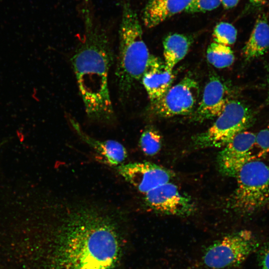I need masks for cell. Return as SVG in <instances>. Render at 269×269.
<instances>
[{
	"mask_svg": "<svg viewBox=\"0 0 269 269\" xmlns=\"http://www.w3.org/2000/svg\"><path fill=\"white\" fill-rule=\"evenodd\" d=\"M269 152V130L264 129L256 134L253 149L255 160L264 157Z\"/></svg>",
	"mask_w": 269,
	"mask_h": 269,
	"instance_id": "cell-20",
	"label": "cell"
},
{
	"mask_svg": "<svg viewBox=\"0 0 269 269\" xmlns=\"http://www.w3.org/2000/svg\"><path fill=\"white\" fill-rule=\"evenodd\" d=\"M192 0H149L144 8V25L152 28L172 16L185 11Z\"/></svg>",
	"mask_w": 269,
	"mask_h": 269,
	"instance_id": "cell-14",
	"label": "cell"
},
{
	"mask_svg": "<svg viewBox=\"0 0 269 269\" xmlns=\"http://www.w3.org/2000/svg\"><path fill=\"white\" fill-rule=\"evenodd\" d=\"M230 100L226 84L217 75H211L198 106L191 114L192 120L201 122L217 118Z\"/></svg>",
	"mask_w": 269,
	"mask_h": 269,
	"instance_id": "cell-11",
	"label": "cell"
},
{
	"mask_svg": "<svg viewBox=\"0 0 269 269\" xmlns=\"http://www.w3.org/2000/svg\"><path fill=\"white\" fill-rule=\"evenodd\" d=\"M139 143L141 150L145 154L153 156L160 150L162 138L158 131L153 127H149L142 132Z\"/></svg>",
	"mask_w": 269,
	"mask_h": 269,
	"instance_id": "cell-18",
	"label": "cell"
},
{
	"mask_svg": "<svg viewBox=\"0 0 269 269\" xmlns=\"http://www.w3.org/2000/svg\"><path fill=\"white\" fill-rule=\"evenodd\" d=\"M269 202V201H268V202Z\"/></svg>",
	"mask_w": 269,
	"mask_h": 269,
	"instance_id": "cell-26",
	"label": "cell"
},
{
	"mask_svg": "<svg viewBox=\"0 0 269 269\" xmlns=\"http://www.w3.org/2000/svg\"><path fill=\"white\" fill-rule=\"evenodd\" d=\"M240 0H222V3L226 9L232 8L236 6Z\"/></svg>",
	"mask_w": 269,
	"mask_h": 269,
	"instance_id": "cell-23",
	"label": "cell"
},
{
	"mask_svg": "<svg viewBox=\"0 0 269 269\" xmlns=\"http://www.w3.org/2000/svg\"><path fill=\"white\" fill-rule=\"evenodd\" d=\"M208 62L217 68H224L231 65L235 59L233 51L229 46L211 43L206 52Z\"/></svg>",
	"mask_w": 269,
	"mask_h": 269,
	"instance_id": "cell-17",
	"label": "cell"
},
{
	"mask_svg": "<svg viewBox=\"0 0 269 269\" xmlns=\"http://www.w3.org/2000/svg\"><path fill=\"white\" fill-rule=\"evenodd\" d=\"M269 100V67L268 69Z\"/></svg>",
	"mask_w": 269,
	"mask_h": 269,
	"instance_id": "cell-25",
	"label": "cell"
},
{
	"mask_svg": "<svg viewBox=\"0 0 269 269\" xmlns=\"http://www.w3.org/2000/svg\"><path fill=\"white\" fill-rule=\"evenodd\" d=\"M199 94L198 82L193 78L186 76L171 87L158 101L150 105V111L161 118L191 115Z\"/></svg>",
	"mask_w": 269,
	"mask_h": 269,
	"instance_id": "cell-7",
	"label": "cell"
},
{
	"mask_svg": "<svg viewBox=\"0 0 269 269\" xmlns=\"http://www.w3.org/2000/svg\"><path fill=\"white\" fill-rule=\"evenodd\" d=\"M254 119L251 110L246 105L230 99L213 125L193 137V144L200 148L223 147L237 134L250 127Z\"/></svg>",
	"mask_w": 269,
	"mask_h": 269,
	"instance_id": "cell-6",
	"label": "cell"
},
{
	"mask_svg": "<svg viewBox=\"0 0 269 269\" xmlns=\"http://www.w3.org/2000/svg\"><path fill=\"white\" fill-rule=\"evenodd\" d=\"M262 269H269V246L263 252L261 259Z\"/></svg>",
	"mask_w": 269,
	"mask_h": 269,
	"instance_id": "cell-22",
	"label": "cell"
},
{
	"mask_svg": "<svg viewBox=\"0 0 269 269\" xmlns=\"http://www.w3.org/2000/svg\"><path fill=\"white\" fill-rule=\"evenodd\" d=\"M266 0H251L252 2L255 4H260L263 3Z\"/></svg>",
	"mask_w": 269,
	"mask_h": 269,
	"instance_id": "cell-24",
	"label": "cell"
},
{
	"mask_svg": "<svg viewBox=\"0 0 269 269\" xmlns=\"http://www.w3.org/2000/svg\"><path fill=\"white\" fill-rule=\"evenodd\" d=\"M66 209L55 237L49 269H115L121 245L114 219L92 205Z\"/></svg>",
	"mask_w": 269,
	"mask_h": 269,
	"instance_id": "cell-1",
	"label": "cell"
},
{
	"mask_svg": "<svg viewBox=\"0 0 269 269\" xmlns=\"http://www.w3.org/2000/svg\"><path fill=\"white\" fill-rule=\"evenodd\" d=\"M255 136L253 133L243 131L223 147L217 159L218 169L223 175L235 177L244 164L255 160L253 149Z\"/></svg>",
	"mask_w": 269,
	"mask_h": 269,
	"instance_id": "cell-10",
	"label": "cell"
},
{
	"mask_svg": "<svg viewBox=\"0 0 269 269\" xmlns=\"http://www.w3.org/2000/svg\"><path fill=\"white\" fill-rule=\"evenodd\" d=\"M153 56L143 39L142 28L135 11L129 2H124L116 72L121 94H129L134 84L141 80Z\"/></svg>",
	"mask_w": 269,
	"mask_h": 269,
	"instance_id": "cell-3",
	"label": "cell"
},
{
	"mask_svg": "<svg viewBox=\"0 0 269 269\" xmlns=\"http://www.w3.org/2000/svg\"><path fill=\"white\" fill-rule=\"evenodd\" d=\"M237 35L236 28L226 22H221L217 24L212 35L214 42L229 46L235 42Z\"/></svg>",
	"mask_w": 269,
	"mask_h": 269,
	"instance_id": "cell-19",
	"label": "cell"
},
{
	"mask_svg": "<svg viewBox=\"0 0 269 269\" xmlns=\"http://www.w3.org/2000/svg\"><path fill=\"white\" fill-rule=\"evenodd\" d=\"M222 3V0H192L185 10L188 13L203 12L212 10Z\"/></svg>",
	"mask_w": 269,
	"mask_h": 269,
	"instance_id": "cell-21",
	"label": "cell"
},
{
	"mask_svg": "<svg viewBox=\"0 0 269 269\" xmlns=\"http://www.w3.org/2000/svg\"><path fill=\"white\" fill-rule=\"evenodd\" d=\"M269 49V24L264 15L256 21L250 36L243 48L246 60H251L264 55Z\"/></svg>",
	"mask_w": 269,
	"mask_h": 269,
	"instance_id": "cell-15",
	"label": "cell"
},
{
	"mask_svg": "<svg viewBox=\"0 0 269 269\" xmlns=\"http://www.w3.org/2000/svg\"><path fill=\"white\" fill-rule=\"evenodd\" d=\"M174 79L173 71L168 70L164 62L153 55L141 79L150 105L162 98L171 87Z\"/></svg>",
	"mask_w": 269,
	"mask_h": 269,
	"instance_id": "cell-12",
	"label": "cell"
},
{
	"mask_svg": "<svg viewBox=\"0 0 269 269\" xmlns=\"http://www.w3.org/2000/svg\"><path fill=\"white\" fill-rule=\"evenodd\" d=\"M86 3L81 9L84 38L73 54L71 63L88 117L109 123L115 119L108 85L113 54L106 31Z\"/></svg>",
	"mask_w": 269,
	"mask_h": 269,
	"instance_id": "cell-2",
	"label": "cell"
},
{
	"mask_svg": "<svg viewBox=\"0 0 269 269\" xmlns=\"http://www.w3.org/2000/svg\"><path fill=\"white\" fill-rule=\"evenodd\" d=\"M235 177L237 187L231 195L228 208L236 213L248 215L268 202L269 166L260 160L246 162Z\"/></svg>",
	"mask_w": 269,
	"mask_h": 269,
	"instance_id": "cell-5",
	"label": "cell"
},
{
	"mask_svg": "<svg viewBox=\"0 0 269 269\" xmlns=\"http://www.w3.org/2000/svg\"><path fill=\"white\" fill-rule=\"evenodd\" d=\"M69 122L81 139L91 146L109 165L119 166L127 157V151L120 142L113 140H100L85 133L78 122L68 116Z\"/></svg>",
	"mask_w": 269,
	"mask_h": 269,
	"instance_id": "cell-13",
	"label": "cell"
},
{
	"mask_svg": "<svg viewBox=\"0 0 269 269\" xmlns=\"http://www.w3.org/2000/svg\"><path fill=\"white\" fill-rule=\"evenodd\" d=\"M143 200L146 206L152 211L167 215L186 217L194 213L196 209L192 200L169 182L145 194Z\"/></svg>",
	"mask_w": 269,
	"mask_h": 269,
	"instance_id": "cell-8",
	"label": "cell"
},
{
	"mask_svg": "<svg viewBox=\"0 0 269 269\" xmlns=\"http://www.w3.org/2000/svg\"><path fill=\"white\" fill-rule=\"evenodd\" d=\"M259 247L258 240L250 230L225 234L202 249L193 269H234Z\"/></svg>",
	"mask_w": 269,
	"mask_h": 269,
	"instance_id": "cell-4",
	"label": "cell"
},
{
	"mask_svg": "<svg viewBox=\"0 0 269 269\" xmlns=\"http://www.w3.org/2000/svg\"><path fill=\"white\" fill-rule=\"evenodd\" d=\"M117 170L127 182L143 194L169 182L174 176L169 169L149 162H136L117 166Z\"/></svg>",
	"mask_w": 269,
	"mask_h": 269,
	"instance_id": "cell-9",
	"label": "cell"
},
{
	"mask_svg": "<svg viewBox=\"0 0 269 269\" xmlns=\"http://www.w3.org/2000/svg\"><path fill=\"white\" fill-rule=\"evenodd\" d=\"M192 39L187 35L173 33L164 39L163 56L165 68L172 72L173 68L187 54L192 43Z\"/></svg>",
	"mask_w": 269,
	"mask_h": 269,
	"instance_id": "cell-16",
	"label": "cell"
}]
</instances>
